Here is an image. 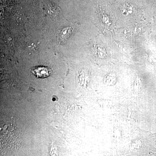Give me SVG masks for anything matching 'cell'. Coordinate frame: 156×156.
<instances>
[{"mask_svg": "<svg viewBox=\"0 0 156 156\" xmlns=\"http://www.w3.org/2000/svg\"><path fill=\"white\" fill-rule=\"evenodd\" d=\"M34 73L38 77L45 78L48 76L50 72L48 68L39 67L34 69Z\"/></svg>", "mask_w": 156, "mask_h": 156, "instance_id": "6da1fadb", "label": "cell"}, {"mask_svg": "<svg viewBox=\"0 0 156 156\" xmlns=\"http://www.w3.org/2000/svg\"><path fill=\"white\" fill-rule=\"evenodd\" d=\"M71 32V28L70 27H67L63 29L58 35V42L60 43H63L67 41L70 34Z\"/></svg>", "mask_w": 156, "mask_h": 156, "instance_id": "7a4b0ae2", "label": "cell"}, {"mask_svg": "<svg viewBox=\"0 0 156 156\" xmlns=\"http://www.w3.org/2000/svg\"><path fill=\"white\" fill-rule=\"evenodd\" d=\"M60 10L58 9L56 6H54V5H49L48 6V13L50 14V16L53 17H58V15L60 14Z\"/></svg>", "mask_w": 156, "mask_h": 156, "instance_id": "3957f363", "label": "cell"}]
</instances>
